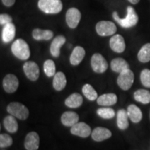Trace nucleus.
Returning a JSON list of instances; mask_svg holds the SVG:
<instances>
[{"label":"nucleus","instance_id":"1","mask_svg":"<svg viewBox=\"0 0 150 150\" xmlns=\"http://www.w3.org/2000/svg\"><path fill=\"white\" fill-rule=\"evenodd\" d=\"M127 14L126 18L122 19L118 16L117 13L114 11L112 13V18L117 22L123 28H131L136 25L138 22V16L137 15L135 9L132 6H129L127 8Z\"/></svg>","mask_w":150,"mask_h":150},{"label":"nucleus","instance_id":"2","mask_svg":"<svg viewBox=\"0 0 150 150\" xmlns=\"http://www.w3.org/2000/svg\"><path fill=\"white\" fill-rule=\"evenodd\" d=\"M13 54L20 60H27L30 56V49L29 45L22 39H17L11 47Z\"/></svg>","mask_w":150,"mask_h":150},{"label":"nucleus","instance_id":"3","mask_svg":"<svg viewBox=\"0 0 150 150\" xmlns=\"http://www.w3.org/2000/svg\"><path fill=\"white\" fill-rule=\"evenodd\" d=\"M38 8L42 12L48 14H56L63 9L61 0H39Z\"/></svg>","mask_w":150,"mask_h":150},{"label":"nucleus","instance_id":"4","mask_svg":"<svg viewBox=\"0 0 150 150\" xmlns=\"http://www.w3.org/2000/svg\"><path fill=\"white\" fill-rule=\"evenodd\" d=\"M7 111L11 115L14 116L20 120L27 119L29 111L24 105L19 102H11L7 106Z\"/></svg>","mask_w":150,"mask_h":150},{"label":"nucleus","instance_id":"5","mask_svg":"<svg viewBox=\"0 0 150 150\" xmlns=\"http://www.w3.org/2000/svg\"><path fill=\"white\" fill-rule=\"evenodd\" d=\"M134 81V74L130 69L124 70L120 73L117 77V84L123 91H128L131 88Z\"/></svg>","mask_w":150,"mask_h":150},{"label":"nucleus","instance_id":"6","mask_svg":"<svg viewBox=\"0 0 150 150\" xmlns=\"http://www.w3.org/2000/svg\"><path fill=\"white\" fill-rule=\"evenodd\" d=\"M96 31L101 36H109L117 31V27L110 21H100L96 24Z\"/></svg>","mask_w":150,"mask_h":150},{"label":"nucleus","instance_id":"7","mask_svg":"<svg viewBox=\"0 0 150 150\" xmlns=\"http://www.w3.org/2000/svg\"><path fill=\"white\" fill-rule=\"evenodd\" d=\"M91 67L94 72L100 74L107 70L108 63L102 54L96 53L91 58Z\"/></svg>","mask_w":150,"mask_h":150},{"label":"nucleus","instance_id":"8","mask_svg":"<svg viewBox=\"0 0 150 150\" xmlns=\"http://www.w3.org/2000/svg\"><path fill=\"white\" fill-rule=\"evenodd\" d=\"M24 72L27 77L33 81L38 80L40 76V69L36 63L33 61H27L24 64Z\"/></svg>","mask_w":150,"mask_h":150},{"label":"nucleus","instance_id":"9","mask_svg":"<svg viewBox=\"0 0 150 150\" xmlns=\"http://www.w3.org/2000/svg\"><path fill=\"white\" fill-rule=\"evenodd\" d=\"M81 14V12L76 8H71L68 9L65 16V20L68 25V27L71 29H75L79 23Z\"/></svg>","mask_w":150,"mask_h":150},{"label":"nucleus","instance_id":"10","mask_svg":"<svg viewBox=\"0 0 150 150\" xmlns=\"http://www.w3.org/2000/svg\"><path fill=\"white\" fill-rule=\"evenodd\" d=\"M3 88L8 93H13L17 91L19 86V81L14 74H8L3 80Z\"/></svg>","mask_w":150,"mask_h":150},{"label":"nucleus","instance_id":"11","mask_svg":"<svg viewBox=\"0 0 150 150\" xmlns=\"http://www.w3.org/2000/svg\"><path fill=\"white\" fill-rule=\"evenodd\" d=\"M71 134L81 138H87L91 134V129L87 124L77 122L71 127Z\"/></svg>","mask_w":150,"mask_h":150},{"label":"nucleus","instance_id":"12","mask_svg":"<svg viewBox=\"0 0 150 150\" xmlns=\"http://www.w3.org/2000/svg\"><path fill=\"white\" fill-rule=\"evenodd\" d=\"M40 145V138L36 132H30L24 140V147L27 150H37Z\"/></svg>","mask_w":150,"mask_h":150},{"label":"nucleus","instance_id":"13","mask_svg":"<svg viewBox=\"0 0 150 150\" xmlns=\"http://www.w3.org/2000/svg\"><path fill=\"white\" fill-rule=\"evenodd\" d=\"M110 47L113 52L117 53H122L126 48L124 38L120 34L114 35L110 39Z\"/></svg>","mask_w":150,"mask_h":150},{"label":"nucleus","instance_id":"14","mask_svg":"<svg viewBox=\"0 0 150 150\" xmlns=\"http://www.w3.org/2000/svg\"><path fill=\"white\" fill-rule=\"evenodd\" d=\"M91 136L92 138L95 141L101 142L110 138L112 136V133L109 129L104 128V127H97L93 131Z\"/></svg>","mask_w":150,"mask_h":150},{"label":"nucleus","instance_id":"15","mask_svg":"<svg viewBox=\"0 0 150 150\" xmlns=\"http://www.w3.org/2000/svg\"><path fill=\"white\" fill-rule=\"evenodd\" d=\"M66 39L63 35H58L52 41L50 47V52L54 57L57 58L60 55L61 47L65 44Z\"/></svg>","mask_w":150,"mask_h":150},{"label":"nucleus","instance_id":"16","mask_svg":"<svg viewBox=\"0 0 150 150\" xmlns=\"http://www.w3.org/2000/svg\"><path fill=\"white\" fill-rule=\"evenodd\" d=\"M16 35V27L12 22L5 24L2 30L1 38L5 43H8L14 39Z\"/></svg>","mask_w":150,"mask_h":150},{"label":"nucleus","instance_id":"17","mask_svg":"<svg viewBox=\"0 0 150 150\" xmlns=\"http://www.w3.org/2000/svg\"><path fill=\"white\" fill-rule=\"evenodd\" d=\"M117 102V97L114 93H107L99 96L97 102L100 106H110L115 104Z\"/></svg>","mask_w":150,"mask_h":150},{"label":"nucleus","instance_id":"18","mask_svg":"<svg viewBox=\"0 0 150 150\" xmlns=\"http://www.w3.org/2000/svg\"><path fill=\"white\" fill-rule=\"evenodd\" d=\"M79 115L72 111L65 112L61 116V122L63 125L66 127H71L76 124L79 122Z\"/></svg>","mask_w":150,"mask_h":150},{"label":"nucleus","instance_id":"19","mask_svg":"<svg viewBox=\"0 0 150 150\" xmlns=\"http://www.w3.org/2000/svg\"><path fill=\"white\" fill-rule=\"evenodd\" d=\"M85 54V50L82 47H76L71 54L70 58V63L73 65H78L81 62L83 61Z\"/></svg>","mask_w":150,"mask_h":150},{"label":"nucleus","instance_id":"20","mask_svg":"<svg viewBox=\"0 0 150 150\" xmlns=\"http://www.w3.org/2000/svg\"><path fill=\"white\" fill-rule=\"evenodd\" d=\"M127 114L129 118L134 123H138L141 121L142 113L141 110L134 104L129 105L127 108Z\"/></svg>","mask_w":150,"mask_h":150},{"label":"nucleus","instance_id":"21","mask_svg":"<svg viewBox=\"0 0 150 150\" xmlns=\"http://www.w3.org/2000/svg\"><path fill=\"white\" fill-rule=\"evenodd\" d=\"M110 67L115 72L121 73L124 70L129 69V65L125 59L122 58H116L112 60L110 63Z\"/></svg>","mask_w":150,"mask_h":150},{"label":"nucleus","instance_id":"22","mask_svg":"<svg viewBox=\"0 0 150 150\" xmlns=\"http://www.w3.org/2000/svg\"><path fill=\"white\" fill-rule=\"evenodd\" d=\"M83 103V97L79 93H73L65 99V104L69 108H78Z\"/></svg>","mask_w":150,"mask_h":150},{"label":"nucleus","instance_id":"23","mask_svg":"<svg viewBox=\"0 0 150 150\" xmlns=\"http://www.w3.org/2000/svg\"><path fill=\"white\" fill-rule=\"evenodd\" d=\"M54 33L51 30L35 29L32 32V36L36 40H50L53 38Z\"/></svg>","mask_w":150,"mask_h":150},{"label":"nucleus","instance_id":"24","mask_svg":"<svg viewBox=\"0 0 150 150\" xmlns=\"http://www.w3.org/2000/svg\"><path fill=\"white\" fill-rule=\"evenodd\" d=\"M129 116L127 111L125 109L118 110L117 114V125L118 128L121 130H125L129 127Z\"/></svg>","mask_w":150,"mask_h":150},{"label":"nucleus","instance_id":"25","mask_svg":"<svg viewBox=\"0 0 150 150\" xmlns=\"http://www.w3.org/2000/svg\"><path fill=\"white\" fill-rule=\"evenodd\" d=\"M67 83L66 77L64 73L59 72L54 75L53 80V87L57 91H61L65 88Z\"/></svg>","mask_w":150,"mask_h":150},{"label":"nucleus","instance_id":"26","mask_svg":"<svg viewBox=\"0 0 150 150\" xmlns=\"http://www.w3.org/2000/svg\"><path fill=\"white\" fill-rule=\"evenodd\" d=\"M15 117L11 115L6 116L4 120V126L10 133H16L18 129V123Z\"/></svg>","mask_w":150,"mask_h":150},{"label":"nucleus","instance_id":"27","mask_svg":"<svg viewBox=\"0 0 150 150\" xmlns=\"http://www.w3.org/2000/svg\"><path fill=\"white\" fill-rule=\"evenodd\" d=\"M134 99L137 102L147 104L150 103V92L147 90L140 89L134 93Z\"/></svg>","mask_w":150,"mask_h":150},{"label":"nucleus","instance_id":"28","mask_svg":"<svg viewBox=\"0 0 150 150\" xmlns=\"http://www.w3.org/2000/svg\"><path fill=\"white\" fill-rule=\"evenodd\" d=\"M138 59L141 63L150 61V43H147L142 47L138 54Z\"/></svg>","mask_w":150,"mask_h":150},{"label":"nucleus","instance_id":"29","mask_svg":"<svg viewBox=\"0 0 150 150\" xmlns=\"http://www.w3.org/2000/svg\"><path fill=\"white\" fill-rule=\"evenodd\" d=\"M82 92H83L84 96L89 100L94 101L97 99V96H98L97 93L90 84H85L82 88Z\"/></svg>","mask_w":150,"mask_h":150},{"label":"nucleus","instance_id":"30","mask_svg":"<svg viewBox=\"0 0 150 150\" xmlns=\"http://www.w3.org/2000/svg\"><path fill=\"white\" fill-rule=\"evenodd\" d=\"M44 72L47 76L52 77L56 74V66L52 60H47L44 63Z\"/></svg>","mask_w":150,"mask_h":150},{"label":"nucleus","instance_id":"31","mask_svg":"<svg viewBox=\"0 0 150 150\" xmlns=\"http://www.w3.org/2000/svg\"><path fill=\"white\" fill-rule=\"evenodd\" d=\"M97 113L104 119H111L115 116V112L112 108H100L97 110Z\"/></svg>","mask_w":150,"mask_h":150},{"label":"nucleus","instance_id":"32","mask_svg":"<svg viewBox=\"0 0 150 150\" xmlns=\"http://www.w3.org/2000/svg\"><path fill=\"white\" fill-rule=\"evenodd\" d=\"M140 81L145 87L150 88V70L144 69L140 73Z\"/></svg>","mask_w":150,"mask_h":150},{"label":"nucleus","instance_id":"33","mask_svg":"<svg viewBox=\"0 0 150 150\" xmlns=\"http://www.w3.org/2000/svg\"><path fill=\"white\" fill-rule=\"evenodd\" d=\"M13 144L12 138L6 134L0 135V147L5 148L10 147Z\"/></svg>","mask_w":150,"mask_h":150},{"label":"nucleus","instance_id":"34","mask_svg":"<svg viewBox=\"0 0 150 150\" xmlns=\"http://www.w3.org/2000/svg\"><path fill=\"white\" fill-rule=\"evenodd\" d=\"M13 19L11 16L6 13H2L0 15V24L1 25H5L12 22Z\"/></svg>","mask_w":150,"mask_h":150},{"label":"nucleus","instance_id":"35","mask_svg":"<svg viewBox=\"0 0 150 150\" xmlns=\"http://www.w3.org/2000/svg\"><path fill=\"white\" fill-rule=\"evenodd\" d=\"M4 5L6 6L7 7H11L13 5H14L15 2H16V0H1Z\"/></svg>","mask_w":150,"mask_h":150},{"label":"nucleus","instance_id":"36","mask_svg":"<svg viewBox=\"0 0 150 150\" xmlns=\"http://www.w3.org/2000/svg\"><path fill=\"white\" fill-rule=\"evenodd\" d=\"M129 2H131L133 4H136L140 1V0H128Z\"/></svg>","mask_w":150,"mask_h":150}]
</instances>
